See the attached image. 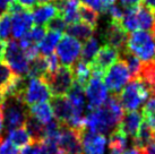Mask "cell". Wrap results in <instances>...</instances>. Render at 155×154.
I'll list each match as a JSON object with an SVG mask.
<instances>
[{
  "instance_id": "cell-40",
  "label": "cell",
  "mask_w": 155,
  "mask_h": 154,
  "mask_svg": "<svg viewBox=\"0 0 155 154\" xmlns=\"http://www.w3.org/2000/svg\"><path fill=\"white\" fill-rule=\"evenodd\" d=\"M40 153V142H32L27 146L23 147L19 154H39Z\"/></svg>"
},
{
  "instance_id": "cell-18",
  "label": "cell",
  "mask_w": 155,
  "mask_h": 154,
  "mask_svg": "<svg viewBox=\"0 0 155 154\" xmlns=\"http://www.w3.org/2000/svg\"><path fill=\"white\" fill-rule=\"evenodd\" d=\"M57 7L59 10V16L66 22L67 25L75 24L79 21V2L78 0L70 1H59L57 2Z\"/></svg>"
},
{
  "instance_id": "cell-13",
  "label": "cell",
  "mask_w": 155,
  "mask_h": 154,
  "mask_svg": "<svg viewBox=\"0 0 155 154\" xmlns=\"http://www.w3.org/2000/svg\"><path fill=\"white\" fill-rule=\"evenodd\" d=\"M84 132L61 125L58 146L62 154H82V135Z\"/></svg>"
},
{
  "instance_id": "cell-25",
  "label": "cell",
  "mask_w": 155,
  "mask_h": 154,
  "mask_svg": "<svg viewBox=\"0 0 155 154\" xmlns=\"http://www.w3.org/2000/svg\"><path fill=\"white\" fill-rule=\"evenodd\" d=\"M60 38L61 33L53 32V31H48L45 36L38 44L40 55H42V56H50V55H52L54 49L58 45L59 41H60Z\"/></svg>"
},
{
  "instance_id": "cell-39",
  "label": "cell",
  "mask_w": 155,
  "mask_h": 154,
  "mask_svg": "<svg viewBox=\"0 0 155 154\" xmlns=\"http://www.w3.org/2000/svg\"><path fill=\"white\" fill-rule=\"evenodd\" d=\"M142 113L145 116H155V96H152L151 99L147 100L144 108H143Z\"/></svg>"
},
{
  "instance_id": "cell-38",
  "label": "cell",
  "mask_w": 155,
  "mask_h": 154,
  "mask_svg": "<svg viewBox=\"0 0 155 154\" xmlns=\"http://www.w3.org/2000/svg\"><path fill=\"white\" fill-rule=\"evenodd\" d=\"M124 9L121 8L120 6H118V5H113L111 6L109 10L107 13L109 14V16L111 18V22H117V23H120L121 19H122V16H124Z\"/></svg>"
},
{
  "instance_id": "cell-6",
  "label": "cell",
  "mask_w": 155,
  "mask_h": 154,
  "mask_svg": "<svg viewBox=\"0 0 155 154\" xmlns=\"http://www.w3.org/2000/svg\"><path fill=\"white\" fill-rule=\"evenodd\" d=\"M5 60L15 75L22 77L28 75L30 60L26 58L25 53L17 40H10L6 44Z\"/></svg>"
},
{
  "instance_id": "cell-12",
  "label": "cell",
  "mask_w": 155,
  "mask_h": 154,
  "mask_svg": "<svg viewBox=\"0 0 155 154\" xmlns=\"http://www.w3.org/2000/svg\"><path fill=\"white\" fill-rule=\"evenodd\" d=\"M119 58V51L114 48L104 45L100 48L99 52L96 53L95 58L91 62V68H92V76L101 77L104 76L112 65L118 61Z\"/></svg>"
},
{
  "instance_id": "cell-4",
  "label": "cell",
  "mask_w": 155,
  "mask_h": 154,
  "mask_svg": "<svg viewBox=\"0 0 155 154\" xmlns=\"http://www.w3.org/2000/svg\"><path fill=\"white\" fill-rule=\"evenodd\" d=\"M4 127L7 132L24 126L28 118V109L22 98L6 96L2 98Z\"/></svg>"
},
{
  "instance_id": "cell-21",
  "label": "cell",
  "mask_w": 155,
  "mask_h": 154,
  "mask_svg": "<svg viewBox=\"0 0 155 154\" xmlns=\"http://www.w3.org/2000/svg\"><path fill=\"white\" fill-rule=\"evenodd\" d=\"M28 115L35 118L36 120H39L40 122L43 125H48L49 122H51L53 120V117H54L51 104L48 102H42L31 105L28 109Z\"/></svg>"
},
{
  "instance_id": "cell-31",
  "label": "cell",
  "mask_w": 155,
  "mask_h": 154,
  "mask_svg": "<svg viewBox=\"0 0 155 154\" xmlns=\"http://www.w3.org/2000/svg\"><path fill=\"white\" fill-rule=\"evenodd\" d=\"M128 144V137L121 132L120 129L117 127L111 134H110V139H109V149L111 151L117 152H122L126 149Z\"/></svg>"
},
{
  "instance_id": "cell-23",
  "label": "cell",
  "mask_w": 155,
  "mask_h": 154,
  "mask_svg": "<svg viewBox=\"0 0 155 154\" xmlns=\"http://www.w3.org/2000/svg\"><path fill=\"white\" fill-rule=\"evenodd\" d=\"M45 34H47V27L38 25L32 26V28L18 42H19V45L22 47V49L24 50L26 48L39 44L42 41V38L45 36Z\"/></svg>"
},
{
  "instance_id": "cell-30",
  "label": "cell",
  "mask_w": 155,
  "mask_h": 154,
  "mask_svg": "<svg viewBox=\"0 0 155 154\" xmlns=\"http://www.w3.org/2000/svg\"><path fill=\"white\" fill-rule=\"evenodd\" d=\"M100 50V42L99 38L92 36L91 38H88L87 41H85V43L83 44L82 47V60L86 61L88 64H91L93 59L95 58L96 53Z\"/></svg>"
},
{
  "instance_id": "cell-37",
  "label": "cell",
  "mask_w": 155,
  "mask_h": 154,
  "mask_svg": "<svg viewBox=\"0 0 155 154\" xmlns=\"http://www.w3.org/2000/svg\"><path fill=\"white\" fill-rule=\"evenodd\" d=\"M45 27H47L48 31H53V32H58V33L62 34V32L67 30V24H66V22L60 16H57Z\"/></svg>"
},
{
  "instance_id": "cell-3",
  "label": "cell",
  "mask_w": 155,
  "mask_h": 154,
  "mask_svg": "<svg viewBox=\"0 0 155 154\" xmlns=\"http://www.w3.org/2000/svg\"><path fill=\"white\" fill-rule=\"evenodd\" d=\"M151 95L150 90L140 78H134L121 91L119 100L124 110L129 112L137 111Z\"/></svg>"
},
{
  "instance_id": "cell-35",
  "label": "cell",
  "mask_w": 155,
  "mask_h": 154,
  "mask_svg": "<svg viewBox=\"0 0 155 154\" xmlns=\"http://www.w3.org/2000/svg\"><path fill=\"white\" fill-rule=\"evenodd\" d=\"M12 34V17L9 14L0 16V40L6 41Z\"/></svg>"
},
{
  "instance_id": "cell-47",
  "label": "cell",
  "mask_w": 155,
  "mask_h": 154,
  "mask_svg": "<svg viewBox=\"0 0 155 154\" xmlns=\"http://www.w3.org/2000/svg\"><path fill=\"white\" fill-rule=\"evenodd\" d=\"M5 52H6V43L0 40V61L5 58Z\"/></svg>"
},
{
  "instance_id": "cell-11",
  "label": "cell",
  "mask_w": 155,
  "mask_h": 154,
  "mask_svg": "<svg viewBox=\"0 0 155 154\" xmlns=\"http://www.w3.org/2000/svg\"><path fill=\"white\" fill-rule=\"evenodd\" d=\"M85 96L90 110L103 107L108 101V89L104 82L100 77L92 76L90 82L85 86Z\"/></svg>"
},
{
  "instance_id": "cell-8",
  "label": "cell",
  "mask_w": 155,
  "mask_h": 154,
  "mask_svg": "<svg viewBox=\"0 0 155 154\" xmlns=\"http://www.w3.org/2000/svg\"><path fill=\"white\" fill-rule=\"evenodd\" d=\"M82 43L78 40L74 38L70 35L61 36L60 41L57 45L56 56L62 66L71 67L76 64L82 55Z\"/></svg>"
},
{
  "instance_id": "cell-41",
  "label": "cell",
  "mask_w": 155,
  "mask_h": 154,
  "mask_svg": "<svg viewBox=\"0 0 155 154\" xmlns=\"http://www.w3.org/2000/svg\"><path fill=\"white\" fill-rule=\"evenodd\" d=\"M14 2L19 5L22 8L28 10L31 8H34L35 6H36V4L39 2V0H14Z\"/></svg>"
},
{
  "instance_id": "cell-48",
  "label": "cell",
  "mask_w": 155,
  "mask_h": 154,
  "mask_svg": "<svg viewBox=\"0 0 155 154\" xmlns=\"http://www.w3.org/2000/svg\"><path fill=\"white\" fill-rule=\"evenodd\" d=\"M52 1H53V0H39L40 4H50Z\"/></svg>"
},
{
  "instance_id": "cell-50",
  "label": "cell",
  "mask_w": 155,
  "mask_h": 154,
  "mask_svg": "<svg viewBox=\"0 0 155 154\" xmlns=\"http://www.w3.org/2000/svg\"><path fill=\"white\" fill-rule=\"evenodd\" d=\"M60 1H70V0H60Z\"/></svg>"
},
{
  "instance_id": "cell-34",
  "label": "cell",
  "mask_w": 155,
  "mask_h": 154,
  "mask_svg": "<svg viewBox=\"0 0 155 154\" xmlns=\"http://www.w3.org/2000/svg\"><path fill=\"white\" fill-rule=\"evenodd\" d=\"M14 76H15V74L9 68L8 65L0 61V94L7 89V86L9 85V83L12 82Z\"/></svg>"
},
{
  "instance_id": "cell-16",
  "label": "cell",
  "mask_w": 155,
  "mask_h": 154,
  "mask_svg": "<svg viewBox=\"0 0 155 154\" xmlns=\"http://www.w3.org/2000/svg\"><path fill=\"white\" fill-rule=\"evenodd\" d=\"M59 16V10L57 5L52 4H41L33 8L32 12V17H33V23H35L38 26H45L50 22Z\"/></svg>"
},
{
  "instance_id": "cell-43",
  "label": "cell",
  "mask_w": 155,
  "mask_h": 154,
  "mask_svg": "<svg viewBox=\"0 0 155 154\" xmlns=\"http://www.w3.org/2000/svg\"><path fill=\"white\" fill-rule=\"evenodd\" d=\"M144 154H155V138L152 139L144 149H143Z\"/></svg>"
},
{
  "instance_id": "cell-7",
  "label": "cell",
  "mask_w": 155,
  "mask_h": 154,
  "mask_svg": "<svg viewBox=\"0 0 155 154\" xmlns=\"http://www.w3.org/2000/svg\"><path fill=\"white\" fill-rule=\"evenodd\" d=\"M131 78L129 69L122 60H118L104 74V84L114 95L124 90Z\"/></svg>"
},
{
  "instance_id": "cell-17",
  "label": "cell",
  "mask_w": 155,
  "mask_h": 154,
  "mask_svg": "<svg viewBox=\"0 0 155 154\" xmlns=\"http://www.w3.org/2000/svg\"><path fill=\"white\" fill-rule=\"evenodd\" d=\"M143 121H144V118H143V115L140 112H128L126 116H124L118 128L120 129L127 137H130L131 139H134L137 135Z\"/></svg>"
},
{
  "instance_id": "cell-36",
  "label": "cell",
  "mask_w": 155,
  "mask_h": 154,
  "mask_svg": "<svg viewBox=\"0 0 155 154\" xmlns=\"http://www.w3.org/2000/svg\"><path fill=\"white\" fill-rule=\"evenodd\" d=\"M0 154H19L18 147L15 146L4 135L0 136Z\"/></svg>"
},
{
  "instance_id": "cell-51",
  "label": "cell",
  "mask_w": 155,
  "mask_h": 154,
  "mask_svg": "<svg viewBox=\"0 0 155 154\" xmlns=\"http://www.w3.org/2000/svg\"><path fill=\"white\" fill-rule=\"evenodd\" d=\"M153 33H154V34H155V30H154V32H153ZM154 38H155V35H154Z\"/></svg>"
},
{
  "instance_id": "cell-15",
  "label": "cell",
  "mask_w": 155,
  "mask_h": 154,
  "mask_svg": "<svg viewBox=\"0 0 155 154\" xmlns=\"http://www.w3.org/2000/svg\"><path fill=\"white\" fill-rule=\"evenodd\" d=\"M108 139L104 135L84 132L82 135L83 154H104Z\"/></svg>"
},
{
  "instance_id": "cell-19",
  "label": "cell",
  "mask_w": 155,
  "mask_h": 154,
  "mask_svg": "<svg viewBox=\"0 0 155 154\" xmlns=\"http://www.w3.org/2000/svg\"><path fill=\"white\" fill-rule=\"evenodd\" d=\"M136 23L138 31H147L153 33L155 30L154 12L144 5L136 6Z\"/></svg>"
},
{
  "instance_id": "cell-49",
  "label": "cell",
  "mask_w": 155,
  "mask_h": 154,
  "mask_svg": "<svg viewBox=\"0 0 155 154\" xmlns=\"http://www.w3.org/2000/svg\"><path fill=\"white\" fill-rule=\"evenodd\" d=\"M109 154H121L120 152H117V151H111L110 150V153Z\"/></svg>"
},
{
  "instance_id": "cell-28",
  "label": "cell",
  "mask_w": 155,
  "mask_h": 154,
  "mask_svg": "<svg viewBox=\"0 0 155 154\" xmlns=\"http://www.w3.org/2000/svg\"><path fill=\"white\" fill-rule=\"evenodd\" d=\"M138 78L145 83L152 96H155V61L150 64H143Z\"/></svg>"
},
{
  "instance_id": "cell-20",
  "label": "cell",
  "mask_w": 155,
  "mask_h": 154,
  "mask_svg": "<svg viewBox=\"0 0 155 154\" xmlns=\"http://www.w3.org/2000/svg\"><path fill=\"white\" fill-rule=\"evenodd\" d=\"M68 100L74 107L76 113L78 116L85 117L84 111H85V107H86V96H85V91L82 86L74 83L71 90L69 91L68 93Z\"/></svg>"
},
{
  "instance_id": "cell-22",
  "label": "cell",
  "mask_w": 155,
  "mask_h": 154,
  "mask_svg": "<svg viewBox=\"0 0 155 154\" xmlns=\"http://www.w3.org/2000/svg\"><path fill=\"white\" fill-rule=\"evenodd\" d=\"M74 76V83L82 86L83 89H85L87 83L92 78V68L91 65L84 60H79L74 65V68H71Z\"/></svg>"
},
{
  "instance_id": "cell-5",
  "label": "cell",
  "mask_w": 155,
  "mask_h": 154,
  "mask_svg": "<svg viewBox=\"0 0 155 154\" xmlns=\"http://www.w3.org/2000/svg\"><path fill=\"white\" fill-rule=\"evenodd\" d=\"M47 82L48 86L53 98L65 96L68 94L74 85V76L70 67L60 66L54 73L50 74L43 78Z\"/></svg>"
},
{
  "instance_id": "cell-32",
  "label": "cell",
  "mask_w": 155,
  "mask_h": 154,
  "mask_svg": "<svg viewBox=\"0 0 155 154\" xmlns=\"http://www.w3.org/2000/svg\"><path fill=\"white\" fill-rule=\"evenodd\" d=\"M79 21L95 28L99 23V14L86 6L81 5L79 6Z\"/></svg>"
},
{
  "instance_id": "cell-24",
  "label": "cell",
  "mask_w": 155,
  "mask_h": 154,
  "mask_svg": "<svg viewBox=\"0 0 155 154\" xmlns=\"http://www.w3.org/2000/svg\"><path fill=\"white\" fill-rule=\"evenodd\" d=\"M94 30L92 26L87 25L83 22H77L75 24L67 26V33L68 35L73 36L74 38L78 40L79 42L81 41H87L88 38H91L94 34Z\"/></svg>"
},
{
  "instance_id": "cell-9",
  "label": "cell",
  "mask_w": 155,
  "mask_h": 154,
  "mask_svg": "<svg viewBox=\"0 0 155 154\" xmlns=\"http://www.w3.org/2000/svg\"><path fill=\"white\" fill-rule=\"evenodd\" d=\"M8 14L12 17V35L14 40H21L32 28V13L27 9L22 8L16 2H13Z\"/></svg>"
},
{
  "instance_id": "cell-45",
  "label": "cell",
  "mask_w": 155,
  "mask_h": 154,
  "mask_svg": "<svg viewBox=\"0 0 155 154\" xmlns=\"http://www.w3.org/2000/svg\"><path fill=\"white\" fill-rule=\"evenodd\" d=\"M124 154H144V152H143V149H139V147L134 146L131 149H128L127 151H125Z\"/></svg>"
},
{
  "instance_id": "cell-33",
  "label": "cell",
  "mask_w": 155,
  "mask_h": 154,
  "mask_svg": "<svg viewBox=\"0 0 155 154\" xmlns=\"http://www.w3.org/2000/svg\"><path fill=\"white\" fill-rule=\"evenodd\" d=\"M82 5L95 10L96 13H107L109 8L114 5L116 0H81Z\"/></svg>"
},
{
  "instance_id": "cell-42",
  "label": "cell",
  "mask_w": 155,
  "mask_h": 154,
  "mask_svg": "<svg viewBox=\"0 0 155 154\" xmlns=\"http://www.w3.org/2000/svg\"><path fill=\"white\" fill-rule=\"evenodd\" d=\"M14 0H0V16H2L5 14H8L9 8Z\"/></svg>"
},
{
  "instance_id": "cell-14",
  "label": "cell",
  "mask_w": 155,
  "mask_h": 154,
  "mask_svg": "<svg viewBox=\"0 0 155 154\" xmlns=\"http://www.w3.org/2000/svg\"><path fill=\"white\" fill-rule=\"evenodd\" d=\"M102 38H103L105 45L114 48L116 50L120 52L126 49L128 33L121 27L120 23L110 22V24L107 26V28L104 31Z\"/></svg>"
},
{
  "instance_id": "cell-29",
  "label": "cell",
  "mask_w": 155,
  "mask_h": 154,
  "mask_svg": "<svg viewBox=\"0 0 155 154\" xmlns=\"http://www.w3.org/2000/svg\"><path fill=\"white\" fill-rule=\"evenodd\" d=\"M25 128L28 132L33 142H41L44 138V129H45V125L41 124L39 120L31 117L28 115V118L25 122Z\"/></svg>"
},
{
  "instance_id": "cell-46",
  "label": "cell",
  "mask_w": 155,
  "mask_h": 154,
  "mask_svg": "<svg viewBox=\"0 0 155 154\" xmlns=\"http://www.w3.org/2000/svg\"><path fill=\"white\" fill-rule=\"evenodd\" d=\"M144 6H146L147 8L152 9L153 12L155 10V0H143Z\"/></svg>"
},
{
  "instance_id": "cell-1",
  "label": "cell",
  "mask_w": 155,
  "mask_h": 154,
  "mask_svg": "<svg viewBox=\"0 0 155 154\" xmlns=\"http://www.w3.org/2000/svg\"><path fill=\"white\" fill-rule=\"evenodd\" d=\"M124 116L120 100L113 94L103 107L87 112L84 119V132L101 135L111 134L119 126Z\"/></svg>"
},
{
  "instance_id": "cell-27",
  "label": "cell",
  "mask_w": 155,
  "mask_h": 154,
  "mask_svg": "<svg viewBox=\"0 0 155 154\" xmlns=\"http://www.w3.org/2000/svg\"><path fill=\"white\" fill-rule=\"evenodd\" d=\"M6 137L17 147H25V146H27L28 144H31L33 142L28 132L26 130L25 126L8 130Z\"/></svg>"
},
{
  "instance_id": "cell-2",
  "label": "cell",
  "mask_w": 155,
  "mask_h": 154,
  "mask_svg": "<svg viewBox=\"0 0 155 154\" xmlns=\"http://www.w3.org/2000/svg\"><path fill=\"white\" fill-rule=\"evenodd\" d=\"M126 49L143 64L155 61V38L152 32L136 31L128 35Z\"/></svg>"
},
{
  "instance_id": "cell-44",
  "label": "cell",
  "mask_w": 155,
  "mask_h": 154,
  "mask_svg": "<svg viewBox=\"0 0 155 154\" xmlns=\"http://www.w3.org/2000/svg\"><path fill=\"white\" fill-rule=\"evenodd\" d=\"M121 4L124 5L125 7L129 8V7H135V6H138L140 0H119Z\"/></svg>"
},
{
  "instance_id": "cell-26",
  "label": "cell",
  "mask_w": 155,
  "mask_h": 154,
  "mask_svg": "<svg viewBox=\"0 0 155 154\" xmlns=\"http://www.w3.org/2000/svg\"><path fill=\"white\" fill-rule=\"evenodd\" d=\"M119 57H120V60H122L126 64L127 68L129 69L131 79L138 78V77H139V74H140V70H142V67H143L142 61L138 59L137 57L134 56L131 52L128 51L127 49L119 52Z\"/></svg>"
},
{
  "instance_id": "cell-10",
  "label": "cell",
  "mask_w": 155,
  "mask_h": 154,
  "mask_svg": "<svg viewBox=\"0 0 155 154\" xmlns=\"http://www.w3.org/2000/svg\"><path fill=\"white\" fill-rule=\"evenodd\" d=\"M52 96L47 82L42 78H28L23 93V101L26 105H34L38 103L47 102Z\"/></svg>"
}]
</instances>
